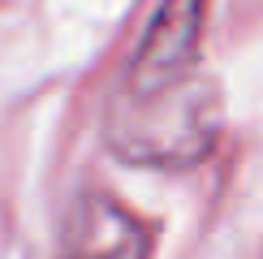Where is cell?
<instances>
[{
    "instance_id": "obj_3",
    "label": "cell",
    "mask_w": 263,
    "mask_h": 259,
    "mask_svg": "<svg viewBox=\"0 0 263 259\" xmlns=\"http://www.w3.org/2000/svg\"><path fill=\"white\" fill-rule=\"evenodd\" d=\"M65 246L78 255H147L151 251V229L134 212H125L117 199L86 194L73 208Z\"/></svg>"
},
{
    "instance_id": "obj_2",
    "label": "cell",
    "mask_w": 263,
    "mask_h": 259,
    "mask_svg": "<svg viewBox=\"0 0 263 259\" xmlns=\"http://www.w3.org/2000/svg\"><path fill=\"white\" fill-rule=\"evenodd\" d=\"M203 13H207V0H164L156 9L151 30L138 43V57L129 65L121 91H156V86L185 78L194 69Z\"/></svg>"
},
{
    "instance_id": "obj_1",
    "label": "cell",
    "mask_w": 263,
    "mask_h": 259,
    "mask_svg": "<svg viewBox=\"0 0 263 259\" xmlns=\"http://www.w3.org/2000/svg\"><path fill=\"white\" fill-rule=\"evenodd\" d=\"M216 134H220V91L194 69L156 91H121L108 113V143L129 164H199L212 151Z\"/></svg>"
}]
</instances>
